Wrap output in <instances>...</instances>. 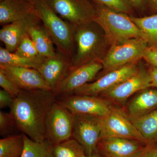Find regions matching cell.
Wrapping results in <instances>:
<instances>
[{"label": "cell", "mask_w": 157, "mask_h": 157, "mask_svg": "<svg viewBox=\"0 0 157 157\" xmlns=\"http://www.w3.org/2000/svg\"><path fill=\"white\" fill-rule=\"evenodd\" d=\"M39 19L34 10L27 17L3 26L0 30V40L6 50L14 52L22 38L28 34L30 26Z\"/></svg>", "instance_id": "e0dca14e"}, {"label": "cell", "mask_w": 157, "mask_h": 157, "mask_svg": "<svg viewBox=\"0 0 157 157\" xmlns=\"http://www.w3.org/2000/svg\"><path fill=\"white\" fill-rule=\"evenodd\" d=\"M14 52L21 56L29 58L41 56L29 34H26L22 38Z\"/></svg>", "instance_id": "4316f807"}, {"label": "cell", "mask_w": 157, "mask_h": 157, "mask_svg": "<svg viewBox=\"0 0 157 157\" xmlns=\"http://www.w3.org/2000/svg\"><path fill=\"white\" fill-rule=\"evenodd\" d=\"M57 102L74 115H90L104 117L113 107L108 100L100 97L71 94L59 96Z\"/></svg>", "instance_id": "9c48e42d"}, {"label": "cell", "mask_w": 157, "mask_h": 157, "mask_svg": "<svg viewBox=\"0 0 157 157\" xmlns=\"http://www.w3.org/2000/svg\"><path fill=\"white\" fill-rule=\"evenodd\" d=\"M94 5L96 14L93 21L103 30L106 40L112 45L135 38L143 39L147 42L143 32L128 14L116 12L101 5Z\"/></svg>", "instance_id": "7a4b0ae2"}, {"label": "cell", "mask_w": 157, "mask_h": 157, "mask_svg": "<svg viewBox=\"0 0 157 157\" xmlns=\"http://www.w3.org/2000/svg\"><path fill=\"white\" fill-rule=\"evenodd\" d=\"M151 87V77L148 71L138 67L131 76L104 92L99 97L101 96L109 101L121 103L135 93Z\"/></svg>", "instance_id": "8fae6325"}, {"label": "cell", "mask_w": 157, "mask_h": 157, "mask_svg": "<svg viewBox=\"0 0 157 157\" xmlns=\"http://www.w3.org/2000/svg\"><path fill=\"white\" fill-rule=\"evenodd\" d=\"M143 144L133 139L104 137L98 142V149L105 157H137L145 146Z\"/></svg>", "instance_id": "9a60e30c"}, {"label": "cell", "mask_w": 157, "mask_h": 157, "mask_svg": "<svg viewBox=\"0 0 157 157\" xmlns=\"http://www.w3.org/2000/svg\"><path fill=\"white\" fill-rule=\"evenodd\" d=\"M34 10L56 46L58 51L71 59L76 27L54 11L45 0H34Z\"/></svg>", "instance_id": "3957f363"}, {"label": "cell", "mask_w": 157, "mask_h": 157, "mask_svg": "<svg viewBox=\"0 0 157 157\" xmlns=\"http://www.w3.org/2000/svg\"><path fill=\"white\" fill-rule=\"evenodd\" d=\"M24 148L23 134L3 137L0 140V157H21Z\"/></svg>", "instance_id": "cb8c5ba5"}, {"label": "cell", "mask_w": 157, "mask_h": 157, "mask_svg": "<svg viewBox=\"0 0 157 157\" xmlns=\"http://www.w3.org/2000/svg\"><path fill=\"white\" fill-rule=\"evenodd\" d=\"M157 108V90H144L132 99L128 106L129 116L132 119L139 118Z\"/></svg>", "instance_id": "d6986e66"}, {"label": "cell", "mask_w": 157, "mask_h": 157, "mask_svg": "<svg viewBox=\"0 0 157 157\" xmlns=\"http://www.w3.org/2000/svg\"><path fill=\"white\" fill-rule=\"evenodd\" d=\"M0 86L15 99L18 96L21 89L0 69Z\"/></svg>", "instance_id": "f546056e"}, {"label": "cell", "mask_w": 157, "mask_h": 157, "mask_svg": "<svg viewBox=\"0 0 157 157\" xmlns=\"http://www.w3.org/2000/svg\"><path fill=\"white\" fill-rule=\"evenodd\" d=\"M137 68L138 67L136 63H133L110 70L96 81L85 85L70 95H83L99 97L104 92L113 87L131 76L137 70Z\"/></svg>", "instance_id": "7c38bea8"}, {"label": "cell", "mask_w": 157, "mask_h": 157, "mask_svg": "<svg viewBox=\"0 0 157 157\" xmlns=\"http://www.w3.org/2000/svg\"><path fill=\"white\" fill-rule=\"evenodd\" d=\"M34 11L33 3L24 0H1L0 24L3 26L24 19Z\"/></svg>", "instance_id": "ac0fdd59"}, {"label": "cell", "mask_w": 157, "mask_h": 157, "mask_svg": "<svg viewBox=\"0 0 157 157\" xmlns=\"http://www.w3.org/2000/svg\"><path fill=\"white\" fill-rule=\"evenodd\" d=\"M142 58L152 67H157V44L147 46L144 52Z\"/></svg>", "instance_id": "4dcf8cb0"}, {"label": "cell", "mask_w": 157, "mask_h": 157, "mask_svg": "<svg viewBox=\"0 0 157 157\" xmlns=\"http://www.w3.org/2000/svg\"><path fill=\"white\" fill-rule=\"evenodd\" d=\"M17 126L10 112L0 111V135L3 137L14 135L13 134Z\"/></svg>", "instance_id": "f1b7e54d"}, {"label": "cell", "mask_w": 157, "mask_h": 157, "mask_svg": "<svg viewBox=\"0 0 157 157\" xmlns=\"http://www.w3.org/2000/svg\"><path fill=\"white\" fill-rule=\"evenodd\" d=\"M137 157H157V144L154 143L146 144Z\"/></svg>", "instance_id": "d6a6232c"}, {"label": "cell", "mask_w": 157, "mask_h": 157, "mask_svg": "<svg viewBox=\"0 0 157 157\" xmlns=\"http://www.w3.org/2000/svg\"><path fill=\"white\" fill-rule=\"evenodd\" d=\"M99 26L92 21L76 27L74 37L76 52L71 56L69 71L90 62L100 61L106 38L99 30Z\"/></svg>", "instance_id": "277c9868"}, {"label": "cell", "mask_w": 157, "mask_h": 157, "mask_svg": "<svg viewBox=\"0 0 157 157\" xmlns=\"http://www.w3.org/2000/svg\"><path fill=\"white\" fill-rule=\"evenodd\" d=\"M81 157H105L101 153H100V152L98 150V151L96 152L95 153L93 154V155H91L90 156H87L86 155H84L82 156Z\"/></svg>", "instance_id": "8d00e7d4"}, {"label": "cell", "mask_w": 157, "mask_h": 157, "mask_svg": "<svg viewBox=\"0 0 157 157\" xmlns=\"http://www.w3.org/2000/svg\"><path fill=\"white\" fill-rule=\"evenodd\" d=\"M147 144L157 141V108L139 118L131 119Z\"/></svg>", "instance_id": "7402d4cb"}, {"label": "cell", "mask_w": 157, "mask_h": 157, "mask_svg": "<svg viewBox=\"0 0 157 157\" xmlns=\"http://www.w3.org/2000/svg\"><path fill=\"white\" fill-rule=\"evenodd\" d=\"M56 97L52 90H21L10 107L17 129L34 141L45 140L46 118Z\"/></svg>", "instance_id": "6da1fadb"}, {"label": "cell", "mask_w": 157, "mask_h": 157, "mask_svg": "<svg viewBox=\"0 0 157 157\" xmlns=\"http://www.w3.org/2000/svg\"><path fill=\"white\" fill-rule=\"evenodd\" d=\"M14 98L5 90H0V108L3 109L11 107Z\"/></svg>", "instance_id": "1f68e13d"}, {"label": "cell", "mask_w": 157, "mask_h": 157, "mask_svg": "<svg viewBox=\"0 0 157 157\" xmlns=\"http://www.w3.org/2000/svg\"><path fill=\"white\" fill-rule=\"evenodd\" d=\"M0 69L21 90H52L39 71L36 69L2 65H0Z\"/></svg>", "instance_id": "2e32d148"}, {"label": "cell", "mask_w": 157, "mask_h": 157, "mask_svg": "<svg viewBox=\"0 0 157 157\" xmlns=\"http://www.w3.org/2000/svg\"><path fill=\"white\" fill-rule=\"evenodd\" d=\"M100 119L101 132L100 140L104 137H118L139 140L147 144L129 116L122 109L113 108L107 115Z\"/></svg>", "instance_id": "ba28073f"}, {"label": "cell", "mask_w": 157, "mask_h": 157, "mask_svg": "<svg viewBox=\"0 0 157 157\" xmlns=\"http://www.w3.org/2000/svg\"><path fill=\"white\" fill-rule=\"evenodd\" d=\"M103 69L100 61H94L68 72L55 93L56 97L68 95L77 89L89 83Z\"/></svg>", "instance_id": "4fadbf2b"}, {"label": "cell", "mask_w": 157, "mask_h": 157, "mask_svg": "<svg viewBox=\"0 0 157 157\" xmlns=\"http://www.w3.org/2000/svg\"><path fill=\"white\" fill-rule=\"evenodd\" d=\"M132 8L143 10L145 7V0H126Z\"/></svg>", "instance_id": "836d02e7"}, {"label": "cell", "mask_w": 157, "mask_h": 157, "mask_svg": "<svg viewBox=\"0 0 157 157\" xmlns=\"http://www.w3.org/2000/svg\"><path fill=\"white\" fill-rule=\"evenodd\" d=\"M94 4L104 6L118 13L130 14L132 7L126 0H92Z\"/></svg>", "instance_id": "83f0119b"}, {"label": "cell", "mask_w": 157, "mask_h": 157, "mask_svg": "<svg viewBox=\"0 0 157 157\" xmlns=\"http://www.w3.org/2000/svg\"><path fill=\"white\" fill-rule=\"evenodd\" d=\"M23 135L24 148L21 157H54L53 145L48 140L37 142Z\"/></svg>", "instance_id": "603a6c76"}, {"label": "cell", "mask_w": 157, "mask_h": 157, "mask_svg": "<svg viewBox=\"0 0 157 157\" xmlns=\"http://www.w3.org/2000/svg\"><path fill=\"white\" fill-rule=\"evenodd\" d=\"M24 1H27V2H29L32 3H33L34 0H24Z\"/></svg>", "instance_id": "74e56055"}, {"label": "cell", "mask_w": 157, "mask_h": 157, "mask_svg": "<svg viewBox=\"0 0 157 157\" xmlns=\"http://www.w3.org/2000/svg\"><path fill=\"white\" fill-rule=\"evenodd\" d=\"M146 4L152 11L157 12V0H145V6Z\"/></svg>", "instance_id": "d590c367"}, {"label": "cell", "mask_w": 157, "mask_h": 157, "mask_svg": "<svg viewBox=\"0 0 157 157\" xmlns=\"http://www.w3.org/2000/svg\"><path fill=\"white\" fill-rule=\"evenodd\" d=\"M28 34L35 44L39 55L45 58L56 54L52 42L48 32L40 19L30 26Z\"/></svg>", "instance_id": "ffe728a7"}, {"label": "cell", "mask_w": 157, "mask_h": 157, "mask_svg": "<svg viewBox=\"0 0 157 157\" xmlns=\"http://www.w3.org/2000/svg\"><path fill=\"white\" fill-rule=\"evenodd\" d=\"M46 58L41 56L29 58L21 56L0 47V65L33 68L38 70Z\"/></svg>", "instance_id": "44dd1931"}, {"label": "cell", "mask_w": 157, "mask_h": 157, "mask_svg": "<svg viewBox=\"0 0 157 157\" xmlns=\"http://www.w3.org/2000/svg\"><path fill=\"white\" fill-rule=\"evenodd\" d=\"M74 116L73 138L83 147L86 155H91L98 151L101 132L100 118L90 115Z\"/></svg>", "instance_id": "30bf717a"}, {"label": "cell", "mask_w": 157, "mask_h": 157, "mask_svg": "<svg viewBox=\"0 0 157 157\" xmlns=\"http://www.w3.org/2000/svg\"><path fill=\"white\" fill-rule=\"evenodd\" d=\"M71 59L59 51L53 57L46 58L38 69L55 94L69 72Z\"/></svg>", "instance_id": "5bb4252c"}, {"label": "cell", "mask_w": 157, "mask_h": 157, "mask_svg": "<svg viewBox=\"0 0 157 157\" xmlns=\"http://www.w3.org/2000/svg\"><path fill=\"white\" fill-rule=\"evenodd\" d=\"M130 17L145 35L148 44L157 45V14L141 17L132 15Z\"/></svg>", "instance_id": "d4e9b609"}, {"label": "cell", "mask_w": 157, "mask_h": 157, "mask_svg": "<svg viewBox=\"0 0 157 157\" xmlns=\"http://www.w3.org/2000/svg\"><path fill=\"white\" fill-rule=\"evenodd\" d=\"M148 43L141 38L129 39L112 45L108 53L100 61L103 69L109 71L142 58Z\"/></svg>", "instance_id": "8992f818"}, {"label": "cell", "mask_w": 157, "mask_h": 157, "mask_svg": "<svg viewBox=\"0 0 157 157\" xmlns=\"http://www.w3.org/2000/svg\"><path fill=\"white\" fill-rule=\"evenodd\" d=\"M152 81V87L157 88V67H152L148 70Z\"/></svg>", "instance_id": "e575fe53"}, {"label": "cell", "mask_w": 157, "mask_h": 157, "mask_svg": "<svg viewBox=\"0 0 157 157\" xmlns=\"http://www.w3.org/2000/svg\"><path fill=\"white\" fill-rule=\"evenodd\" d=\"M54 157H81L85 155L83 147L74 138L53 146Z\"/></svg>", "instance_id": "484cf974"}, {"label": "cell", "mask_w": 157, "mask_h": 157, "mask_svg": "<svg viewBox=\"0 0 157 157\" xmlns=\"http://www.w3.org/2000/svg\"><path fill=\"white\" fill-rule=\"evenodd\" d=\"M75 116L56 101L45 122L46 139L53 146L73 137Z\"/></svg>", "instance_id": "5b68a950"}, {"label": "cell", "mask_w": 157, "mask_h": 157, "mask_svg": "<svg viewBox=\"0 0 157 157\" xmlns=\"http://www.w3.org/2000/svg\"><path fill=\"white\" fill-rule=\"evenodd\" d=\"M45 1L59 16L75 27L93 21L95 16V6L90 0Z\"/></svg>", "instance_id": "52a82bcc"}]
</instances>
